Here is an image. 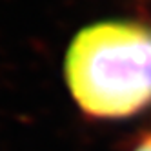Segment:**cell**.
Listing matches in <instances>:
<instances>
[{
    "label": "cell",
    "mask_w": 151,
    "mask_h": 151,
    "mask_svg": "<svg viewBox=\"0 0 151 151\" xmlns=\"http://www.w3.org/2000/svg\"><path fill=\"white\" fill-rule=\"evenodd\" d=\"M135 151H151V137H147V138H144L142 142L138 144V147L135 149Z\"/></svg>",
    "instance_id": "obj_2"
},
{
    "label": "cell",
    "mask_w": 151,
    "mask_h": 151,
    "mask_svg": "<svg viewBox=\"0 0 151 151\" xmlns=\"http://www.w3.org/2000/svg\"><path fill=\"white\" fill-rule=\"evenodd\" d=\"M64 75L75 102L96 118H124L151 106V26L96 22L68 47Z\"/></svg>",
    "instance_id": "obj_1"
}]
</instances>
